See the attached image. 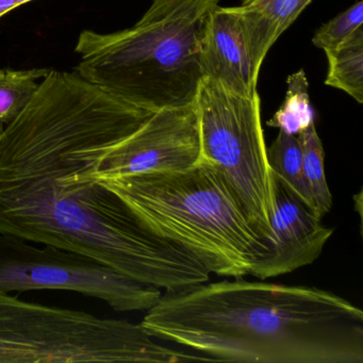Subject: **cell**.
<instances>
[{
    "mask_svg": "<svg viewBox=\"0 0 363 363\" xmlns=\"http://www.w3.org/2000/svg\"><path fill=\"white\" fill-rule=\"evenodd\" d=\"M30 1H33V0H16V3H18V7H20V6L24 5V4L30 3Z\"/></svg>",
    "mask_w": 363,
    "mask_h": 363,
    "instance_id": "obj_19",
    "label": "cell"
},
{
    "mask_svg": "<svg viewBox=\"0 0 363 363\" xmlns=\"http://www.w3.org/2000/svg\"><path fill=\"white\" fill-rule=\"evenodd\" d=\"M328 61L325 84L343 91L363 103V27L333 50H324Z\"/></svg>",
    "mask_w": 363,
    "mask_h": 363,
    "instance_id": "obj_11",
    "label": "cell"
},
{
    "mask_svg": "<svg viewBox=\"0 0 363 363\" xmlns=\"http://www.w3.org/2000/svg\"><path fill=\"white\" fill-rule=\"evenodd\" d=\"M275 210L271 220L272 242L250 275L259 279L277 277L313 263L322 254L333 228L274 175Z\"/></svg>",
    "mask_w": 363,
    "mask_h": 363,
    "instance_id": "obj_10",
    "label": "cell"
},
{
    "mask_svg": "<svg viewBox=\"0 0 363 363\" xmlns=\"http://www.w3.org/2000/svg\"><path fill=\"white\" fill-rule=\"evenodd\" d=\"M275 42L258 12L243 6H218L201 40L203 77L235 94L254 96L263 61Z\"/></svg>",
    "mask_w": 363,
    "mask_h": 363,
    "instance_id": "obj_9",
    "label": "cell"
},
{
    "mask_svg": "<svg viewBox=\"0 0 363 363\" xmlns=\"http://www.w3.org/2000/svg\"><path fill=\"white\" fill-rule=\"evenodd\" d=\"M89 177H116L150 171H182L201 158L194 105L155 112L118 143L97 141L77 150Z\"/></svg>",
    "mask_w": 363,
    "mask_h": 363,
    "instance_id": "obj_8",
    "label": "cell"
},
{
    "mask_svg": "<svg viewBox=\"0 0 363 363\" xmlns=\"http://www.w3.org/2000/svg\"><path fill=\"white\" fill-rule=\"evenodd\" d=\"M86 169V167H84ZM118 195L140 222L222 277L250 275L269 244L222 172L206 159L182 171L89 177Z\"/></svg>",
    "mask_w": 363,
    "mask_h": 363,
    "instance_id": "obj_4",
    "label": "cell"
},
{
    "mask_svg": "<svg viewBox=\"0 0 363 363\" xmlns=\"http://www.w3.org/2000/svg\"><path fill=\"white\" fill-rule=\"evenodd\" d=\"M39 290L79 293L118 312L148 311L163 295L91 257L0 233V292Z\"/></svg>",
    "mask_w": 363,
    "mask_h": 363,
    "instance_id": "obj_7",
    "label": "cell"
},
{
    "mask_svg": "<svg viewBox=\"0 0 363 363\" xmlns=\"http://www.w3.org/2000/svg\"><path fill=\"white\" fill-rule=\"evenodd\" d=\"M194 107L201 158L222 172L250 222L271 245L275 182L267 160L260 96L235 94L203 77Z\"/></svg>",
    "mask_w": 363,
    "mask_h": 363,
    "instance_id": "obj_6",
    "label": "cell"
},
{
    "mask_svg": "<svg viewBox=\"0 0 363 363\" xmlns=\"http://www.w3.org/2000/svg\"><path fill=\"white\" fill-rule=\"evenodd\" d=\"M284 103L267 125L296 135L314 123V112L310 103L309 84L303 69L289 76Z\"/></svg>",
    "mask_w": 363,
    "mask_h": 363,
    "instance_id": "obj_15",
    "label": "cell"
},
{
    "mask_svg": "<svg viewBox=\"0 0 363 363\" xmlns=\"http://www.w3.org/2000/svg\"><path fill=\"white\" fill-rule=\"evenodd\" d=\"M303 152V175L311 199L312 211L323 218L333 206V196L325 175V152L314 123L297 133Z\"/></svg>",
    "mask_w": 363,
    "mask_h": 363,
    "instance_id": "obj_12",
    "label": "cell"
},
{
    "mask_svg": "<svg viewBox=\"0 0 363 363\" xmlns=\"http://www.w3.org/2000/svg\"><path fill=\"white\" fill-rule=\"evenodd\" d=\"M18 7L16 0H0V18Z\"/></svg>",
    "mask_w": 363,
    "mask_h": 363,
    "instance_id": "obj_18",
    "label": "cell"
},
{
    "mask_svg": "<svg viewBox=\"0 0 363 363\" xmlns=\"http://www.w3.org/2000/svg\"><path fill=\"white\" fill-rule=\"evenodd\" d=\"M50 69H0V133L28 105Z\"/></svg>",
    "mask_w": 363,
    "mask_h": 363,
    "instance_id": "obj_14",
    "label": "cell"
},
{
    "mask_svg": "<svg viewBox=\"0 0 363 363\" xmlns=\"http://www.w3.org/2000/svg\"><path fill=\"white\" fill-rule=\"evenodd\" d=\"M267 160L274 175L281 179L312 210L303 175V152L297 135L279 129L277 137L267 148Z\"/></svg>",
    "mask_w": 363,
    "mask_h": 363,
    "instance_id": "obj_13",
    "label": "cell"
},
{
    "mask_svg": "<svg viewBox=\"0 0 363 363\" xmlns=\"http://www.w3.org/2000/svg\"><path fill=\"white\" fill-rule=\"evenodd\" d=\"M363 23V1L359 0L316 30L312 43L323 50L341 45Z\"/></svg>",
    "mask_w": 363,
    "mask_h": 363,
    "instance_id": "obj_17",
    "label": "cell"
},
{
    "mask_svg": "<svg viewBox=\"0 0 363 363\" xmlns=\"http://www.w3.org/2000/svg\"><path fill=\"white\" fill-rule=\"evenodd\" d=\"M192 359L161 345L140 324L0 292V363H176Z\"/></svg>",
    "mask_w": 363,
    "mask_h": 363,
    "instance_id": "obj_5",
    "label": "cell"
},
{
    "mask_svg": "<svg viewBox=\"0 0 363 363\" xmlns=\"http://www.w3.org/2000/svg\"><path fill=\"white\" fill-rule=\"evenodd\" d=\"M152 114L76 71L50 69L0 133V233L79 252L167 292L209 282L211 273L188 250L82 176L78 148L124 139Z\"/></svg>",
    "mask_w": 363,
    "mask_h": 363,
    "instance_id": "obj_1",
    "label": "cell"
},
{
    "mask_svg": "<svg viewBox=\"0 0 363 363\" xmlns=\"http://www.w3.org/2000/svg\"><path fill=\"white\" fill-rule=\"evenodd\" d=\"M142 328L208 360L363 363V312L313 286L235 280L165 292Z\"/></svg>",
    "mask_w": 363,
    "mask_h": 363,
    "instance_id": "obj_2",
    "label": "cell"
},
{
    "mask_svg": "<svg viewBox=\"0 0 363 363\" xmlns=\"http://www.w3.org/2000/svg\"><path fill=\"white\" fill-rule=\"evenodd\" d=\"M220 0H152L141 20L113 33L84 30L75 71L127 104L155 112L194 105L201 46Z\"/></svg>",
    "mask_w": 363,
    "mask_h": 363,
    "instance_id": "obj_3",
    "label": "cell"
},
{
    "mask_svg": "<svg viewBox=\"0 0 363 363\" xmlns=\"http://www.w3.org/2000/svg\"><path fill=\"white\" fill-rule=\"evenodd\" d=\"M312 1L313 0H242L241 6L260 13L277 41Z\"/></svg>",
    "mask_w": 363,
    "mask_h": 363,
    "instance_id": "obj_16",
    "label": "cell"
}]
</instances>
